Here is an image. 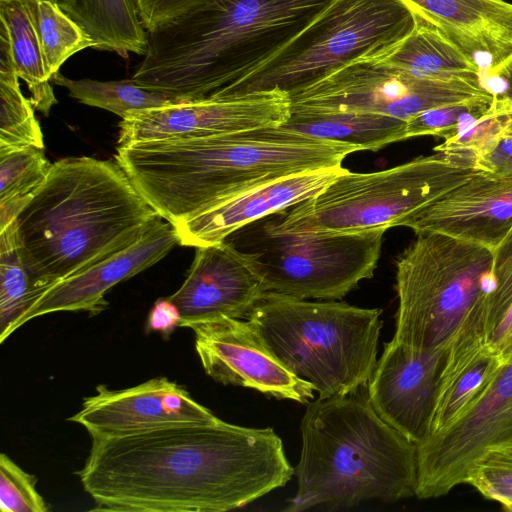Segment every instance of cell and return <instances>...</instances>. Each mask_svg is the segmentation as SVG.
<instances>
[{
  "label": "cell",
  "instance_id": "cell-1",
  "mask_svg": "<svg viewBox=\"0 0 512 512\" xmlns=\"http://www.w3.org/2000/svg\"><path fill=\"white\" fill-rule=\"evenodd\" d=\"M294 470L272 428L219 419L92 439L78 474L97 510L224 512L285 486Z\"/></svg>",
  "mask_w": 512,
  "mask_h": 512
},
{
  "label": "cell",
  "instance_id": "cell-2",
  "mask_svg": "<svg viewBox=\"0 0 512 512\" xmlns=\"http://www.w3.org/2000/svg\"><path fill=\"white\" fill-rule=\"evenodd\" d=\"M358 147L280 127L118 146L116 162L171 225L289 176L342 167Z\"/></svg>",
  "mask_w": 512,
  "mask_h": 512
},
{
  "label": "cell",
  "instance_id": "cell-3",
  "mask_svg": "<svg viewBox=\"0 0 512 512\" xmlns=\"http://www.w3.org/2000/svg\"><path fill=\"white\" fill-rule=\"evenodd\" d=\"M117 162H54L18 215L19 249L40 294L138 241L159 219Z\"/></svg>",
  "mask_w": 512,
  "mask_h": 512
},
{
  "label": "cell",
  "instance_id": "cell-4",
  "mask_svg": "<svg viewBox=\"0 0 512 512\" xmlns=\"http://www.w3.org/2000/svg\"><path fill=\"white\" fill-rule=\"evenodd\" d=\"M333 0H209L148 32L131 79L175 103L205 98L245 77Z\"/></svg>",
  "mask_w": 512,
  "mask_h": 512
},
{
  "label": "cell",
  "instance_id": "cell-5",
  "mask_svg": "<svg viewBox=\"0 0 512 512\" xmlns=\"http://www.w3.org/2000/svg\"><path fill=\"white\" fill-rule=\"evenodd\" d=\"M301 439L297 491L285 511L415 496L417 446L376 413L365 387L309 402Z\"/></svg>",
  "mask_w": 512,
  "mask_h": 512
},
{
  "label": "cell",
  "instance_id": "cell-6",
  "mask_svg": "<svg viewBox=\"0 0 512 512\" xmlns=\"http://www.w3.org/2000/svg\"><path fill=\"white\" fill-rule=\"evenodd\" d=\"M381 310L264 294L247 319L272 354L318 398L365 387L377 364Z\"/></svg>",
  "mask_w": 512,
  "mask_h": 512
},
{
  "label": "cell",
  "instance_id": "cell-7",
  "mask_svg": "<svg viewBox=\"0 0 512 512\" xmlns=\"http://www.w3.org/2000/svg\"><path fill=\"white\" fill-rule=\"evenodd\" d=\"M493 289L492 250L439 233H417L396 260L393 339L415 349L447 351L467 325L487 330Z\"/></svg>",
  "mask_w": 512,
  "mask_h": 512
},
{
  "label": "cell",
  "instance_id": "cell-8",
  "mask_svg": "<svg viewBox=\"0 0 512 512\" xmlns=\"http://www.w3.org/2000/svg\"><path fill=\"white\" fill-rule=\"evenodd\" d=\"M417 23L401 0H333L261 65L212 94L278 90L291 96L352 61L386 51Z\"/></svg>",
  "mask_w": 512,
  "mask_h": 512
},
{
  "label": "cell",
  "instance_id": "cell-9",
  "mask_svg": "<svg viewBox=\"0 0 512 512\" xmlns=\"http://www.w3.org/2000/svg\"><path fill=\"white\" fill-rule=\"evenodd\" d=\"M478 170L435 152L382 171L347 169L264 229L273 234L344 233L400 226L405 217Z\"/></svg>",
  "mask_w": 512,
  "mask_h": 512
},
{
  "label": "cell",
  "instance_id": "cell-10",
  "mask_svg": "<svg viewBox=\"0 0 512 512\" xmlns=\"http://www.w3.org/2000/svg\"><path fill=\"white\" fill-rule=\"evenodd\" d=\"M385 230L273 234L264 229L247 255L264 294L338 300L377 267Z\"/></svg>",
  "mask_w": 512,
  "mask_h": 512
},
{
  "label": "cell",
  "instance_id": "cell-11",
  "mask_svg": "<svg viewBox=\"0 0 512 512\" xmlns=\"http://www.w3.org/2000/svg\"><path fill=\"white\" fill-rule=\"evenodd\" d=\"M289 97L291 110L379 114L406 122L433 108L492 98L481 83L418 78L376 56L352 61Z\"/></svg>",
  "mask_w": 512,
  "mask_h": 512
},
{
  "label": "cell",
  "instance_id": "cell-12",
  "mask_svg": "<svg viewBox=\"0 0 512 512\" xmlns=\"http://www.w3.org/2000/svg\"><path fill=\"white\" fill-rule=\"evenodd\" d=\"M287 93L273 90L205 98L129 112L119 124L118 146L280 127L289 118Z\"/></svg>",
  "mask_w": 512,
  "mask_h": 512
},
{
  "label": "cell",
  "instance_id": "cell-13",
  "mask_svg": "<svg viewBox=\"0 0 512 512\" xmlns=\"http://www.w3.org/2000/svg\"><path fill=\"white\" fill-rule=\"evenodd\" d=\"M512 444V357L484 398L451 427L417 444L415 496L437 498L464 484L471 464L489 449Z\"/></svg>",
  "mask_w": 512,
  "mask_h": 512
},
{
  "label": "cell",
  "instance_id": "cell-14",
  "mask_svg": "<svg viewBox=\"0 0 512 512\" xmlns=\"http://www.w3.org/2000/svg\"><path fill=\"white\" fill-rule=\"evenodd\" d=\"M186 328L194 332L195 349L205 373L216 382L299 403L314 398L313 386L272 354L248 319L219 317Z\"/></svg>",
  "mask_w": 512,
  "mask_h": 512
},
{
  "label": "cell",
  "instance_id": "cell-15",
  "mask_svg": "<svg viewBox=\"0 0 512 512\" xmlns=\"http://www.w3.org/2000/svg\"><path fill=\"white\" fill-rule=\"evenodd\" d=\"M446 357L447 351L415 349L392 338L368 381L373 409L416 445L430 435Z\"/></svg>",
  "mask_w": 512,
  "mask_h": 512
},
{
  "label": "cell",
  "instance_id": "cell-16",
  "mask_svg": "<svg viewBox=\"0 0 512 512\" xmlns=\"http://www.w3.org/2000/svg\"><path fill=\"white\" fill-rule=\"evenodd\" d=\"M82 425L91 439L125 436L183 424H207L219 420L189 392L166 377H156L121 389L96 387L84 398L82 408L68 419Z\"/></svg>",
  "mask_w": 512,
  "mask_h": 512
},
{
  "label": "cell",
  "instance_id": "cell-17",
  "mask_svg": "<svg viewBox=\"0 0 512 512\" xmlns=\"http://www.w3.org/2000/svg\"><path fill=\"white\" fill-rule=\"evenodd\" d=\"M400 226L439 233L494 251L512 226V174L477 171L403 219Z\"/></svg>",
  "mask_w": 512,
  "mask_h": 512
},
{
  "label": "cell",
  "instance_id": "cell-18",
  "mask_svg": "<svg viewBox=\"0 0 512 512\" xmlns=\"http://www.w3.org/2000/svg\"><path fill=\"white\" fill-rule=\"evenodd\" d=\"M263 295L245 252L225 240L196 247L186 279L167 298L180 312V327H187L219 317L247 318Z\"/></svg>",
  "mask_w": 512,
  "mask_h": 512
},
{
  "label": "cell",
  "instance_id": "cell-19",
  "mask_svg": "<svg viewBox=\"0 0 512 512\" xmlns=\"http://www.w3.org/2000/svg\"><path fill=\"white\" fill-rule=\"evenodd\" d=\"M160 219L132 245L47 289L21 317L16 329L54 312L86 311L97 315L105 310V294L113 286L151 267L179 244L174 227Z\"/></svg>",
  "mask_w": 512,
  "mask_h": 512
},
{
  "label": "cell",
  "instance_id": "cell-20",
  "mask_svg": "<svg viewBox=\"0 0 512 512\" xmlns=\"http://www.w3.org/2000/svg\"><path fill=\"white\" fill-rule=\"evenodd\" d=\"M345 168L305 172L267 183L172 224L179 244L200 247L223 242L245 226L312 198Z\"/></svg>",
  "mask_w": 512,
  "mask_h": 512
},
{
  "label": "cell",
  "instance_id": "cell-21",
  "mask_svg": "<svg viewBox=\"0 0 512 512\" xmlns=\"http://www.w3.org/2000/svg\"><path fill=\"white\" fill-rule=\"evenodd\" d=\"M417 19L459 47L482 71L512 54V3L505 0H401Z\"/></svg>",
  "mask_w": 512,
  "mask_h": 512
},
{
  "label": "cell",
  "instance_id": "cell-22",
  "mask_svg": "<svg viewBox=\"0 0 512 512\" xmlns=\"http://www.w3.org/2000/svg\"><path fill=\"white\" fill-rule=\"evenodd\" d=\"M506 362L484 335L456 338L447 349L430 435L451 427L475 408Z\"/></svg>",
  "mask_w": 512,
  "mask_h": 512
},
{
  "label": "cell",
  "instance_id": "cell-23",
  "mask_svg": "<svg viewBox=\"0 0 512 512\" xmlns=\"http://www.w3.org/2000/svg\"><path fill=\"white\" fill-rule=\"evenodd\" d=\"M376 57L422 79L481 83L474 62L440 31L419 19L408 36Z\"/></svg>",
  "mask_w": 512,
  "mask_h": 512
},
{
  "label": "cell",
  "instance_id": "cell-24",
  "mask_svg": "<svg viewBox=\"0 0 512 512\" xmlns=\"http://www.w3.org/2000/svg\"><path fill=\"white\" fill-rule=\"evenodd\" d=\"M59 4L93 41L94 49L124 58L146 53L149 35L135 0H60Z\"/></svg>",
  "mask_w": 512,
  "mask_h": 512
},
{
  "label": "cell",
  "instance_id": "cell-25",
  "mask_svg": "<svg viewBox=\"0 0 512 512\" xmlns=\"http://www.w3.org/2000/svg\"><path fill=\"white\" fill-rule=\"evenodd\" d=\"M282 128L316 139L377 151L406 140V121L390 116L350 112L291 110Z\"/></svg>",
  "mask_w": 512,
  "mask_h": 512
},
{
  "label": "cell",
  "instance_id": "cell-26",
  "mask_svg": "<svg viewBox=\"0 0 512 512\" xmlns=\"http://www.w3.org/2000/svg\"><path fill=\"white\" fill-rule=\"evenodd\" d=\"M0 22L7 29L15 67L30 92L34 108L48 117L57 104L39 40L23 0H0Z\"/></svg>",
  "mask_w": 512,
  "mask_h": 512
},
{
  "label": "cell",
  "instance_id": "cell-27",
  "mask_svg": "<svg viewBox=\"0 0 512 512\" xmlns=\"http://www.w3.org/2000/svg\"><path fill=\"white\" fill-rule=\"evenodd\" d=\"M34 109L21 92L9 35L0 22V148H44Z\"/></svg>",
  "mask_w": 512,
  "mask_h": 512
},
{
  "label": "cell",
  "instance_id": "cell-28",
  "mask_svg": "<svg viewBox=\"0 0 512 512\" xmlns=\"http://www.w3.org/2000/svg\"><path fill=\"white\" fill-rule=\"evenodd\" d=\"M60 0H23L40 43L51 79L74 54L94 48L84 30L60 7Z\"/></svg>",
  "mask_w": 512,
  "mask_h": 512
},
{
  "label": "cell",
  "instance_id": "cell-29",
  "mask_svg": "<svg viewBox=\"0 0 512 512\" xmlns=\"http://www.w3.org/2000/svg\"><path fill=\"white\" fill-rule=\"evenodd\" d=\"M40 298L23 263L16 220L0 230V342Z\"/></svg>",
  "mask_w": 512,
  "mask_h": 512
},
{
  "label": "cell",
  "instance_id": "cell-30",
  "mask_svg": "<svg viewBox=\"0 0 512 512\" xmlns=\"http://www.w3.org/2000/svg\"><path fill=\"white\" fill-rule=\"evenodd\" d=\"M51 83L66 88L69 96L82 104L110 111L122 118L131 111L175 103L166 95L148 90L132 79H71L58 72L52 76Z\"/></svg>",
  "mask_w": 512,
  "mask_h": 512
},
{
  "label": "cell",
  "instance_id": "cell-31",
  "mask_svg": "<svg viewBox=\"0 0 512 512\" xmlns=\"http://www.w3.org/2000/svg\"><path fill=\"white\" fill-rule=\"evenodd\" d=\"M44 148H0V201L32 194L45 180L52 164Z\"/></svg>",
  "mask_w": 512,
  "mask_h": 512
},
{
  "label": "cell",
  "instance_id": "cell-32",
  "mask_svg": "<svg viewBox=\"0 0 512 512\" xmlns=\"http://www.w3.org/2000/svg\"><path fill=\"white\" fill-rule=\"evenodd\" d=\"M492 98L445 105L424 111L406 122V139L432 135L444 140L457 136L484 116Z\"/></svg>",
  "mask_w": 512,
  "mask_h": 512
},
{
  "label": "cell",
  "instance_id": "cell-33",
  "mask_svg": "<svg viewBox=\"0 0 512 512\" xmlns=\"http://www.w3.org/2000/svg\"><path fill=\"white\" fill-rule=\"evenodd\" d=\"M465 483L512 511V444L484 452L469 467Z\"/></svg>",
  "mask_w": 512,
  "mask_h": 512
},
{
  "label": "cell",
  "instance_id": "cell-34",
  "mask_svg": "<svg viewBox=\"0 0 512 512\" xmlns=\"http://www.w3.org/2000/svg\"><path fill=\"white\" fill-rule=\"evenodd\" d=\"M504 116L496 114L491 105L488 112L466 130L434 147L453 160L474 168L475 161L506 135ZM475 169V168H474Z\"/></svg>",
  "mask_w": 512,
  "mask_h": 512
},
{
  "label": "cell",
  "instance_id": "cell-35",
  "mask_svg": "<svg viewBox=\"0 0 512 512\" xmlns=\"http://www.w3.org/2000/svg\"><path fill=\"white\" fill-rule=\"evenodd\" d=\"M37 479L21 469L8 455H0V510L46 512L48 506L36 490Z\"/></svg>",
  "mask_w": 512,
  "mask_h": 512
},
{
  "label": "cell",
  "instance_id": "cell-36",
  "mask_svg": "<svg viewBox=\"0 0 512 512\" xmlns=\"http://www.w3.org/2000/svg\"><path fill=\"white\" fill-rule=\"evenodd\" d=\"M494 289L488 300V340L512 302V226L493 251Z\"/></svg>",
  "mask_w": 512,
  "mask_h": 512
},
{
  "label": "cell",
  "instance_id": "cell-37",
  "mask_svg": "<svg viewBox=\"0 0 512 512\" xmlns=\"http://www.w3.org/2000/svg\"><path fill=\"white\" fill-rule=\"evenodd\" d=\"M483 88L492 96L491 109L504 116L506 135H512V54L480 74Z\"/></svg>",
  "mask_w": 512,
  "mask_h": 512
},
{
  "label": "cell",
  "instance_id": "cell-38",
  "mask_svg": "<svg viewBox=\"0 0 512 512\" xmlns=\"http://www.w3.org/2000/svg\"><path fill=\"white\" fill-rule=\"evenodd\" d=\"M139 17L147 32L186 14L209 0H135Z\"/></svg>",
  "mask_w": 512,
  "mask_h": 512
},
{
  "label": "cell",
  "instance_id": "cell-39",
  "mask_svg": "<svg viewBox=\"0 0 512 512\" xmlns=\"http://www.w3.org/2000/svg\"><path fill=\"white\" fill-rule=\"evenodd\" d=\"M478 171L512 174V135L501 137L497 143L474 163Z\"/></svg>",
  "mask_w": 512,
  "mask_h": 512
},
{
  "label": "cell",
  "instance_id": "cell-40",
  "mask_svg": "<svg viewBox=\"0 0 512 512\" xmlns=\"http://www.w3.org/2000/svg\"><path fill=\"white\" fill-rule=\"evenodd\" d=\"M181 316L177 306L168 298L158 299L148 316L147 329L168 336L180 327Z\"/></svg>",
  "mask_w": 512,
  "mask_h": 512
},
{
  "label": "cell",
  "instance_id": "cell-41",
  "mask_svg": "<svg viewBox=\"0 0 512 512\" xmlns=\"http://www.w3.org/2000/svg\"><path fill=\"white\" fill-rule=\"evenodd\" d=\"M488 341L505 361L512 357V302L491 333Z\"/></svg>",
  "mask_w": 512,
  "mask_h": 512
},
{
  "label": "cell",
  "instance_id": "cell-42",
  "mask_svg": "<svg viewBox=\"0 0 512 512\" xmlns=\"http://www.w3.org/2000/svg\"><path fill=\"white\" fill-rule=\"evenodd\" d=\"M32 194L0 201V230H3L17 219L22 209L31 199Z\"/></svg>",
  "mask_w": 512,
  "mask_h": 512
}]
</instances>
